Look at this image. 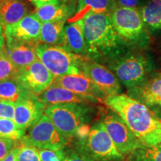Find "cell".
I'll return each mask as SVG.
<instances>
[{"mask_svg": "<svg viewBox=\"0 0 161 161\" xmlns=\"http://www.w3.org/2000/svg\"><path fill=\"white\" fill-rule=\"evenodd\" d=\"M128 161H161V144L136 148L128 155Z\"/></svg>", "mask_w": 161, "mask_h": 161, "instance_id": "cell-25", "label": "cell"}, {"mask_svg": "<svg viewBox=\"0 0 161 161\" xmlns=\"http://www.w3.org/2000/svg\"><path fill=\"white\" fill-rule=\"evenodd\" d=\"M52 84L60 86L79 95L95 98L100 102H104L107 97L82 72L54 78Z\"/></svg>", "mask_w": 161, "mask_h": 161, "instance_id": "cell-13", "label": "cell"}, {"mask_svg": "<svg viewBox=\"0 0 161 161\" xmlns=\"http://www.w3.org/2000/svg\"><path fill=\"white\" fill-rule=\"evenodd\" d=\"M116 5L119 7L137 9L140 5L141 0H115Z\"/></svg>", "mask_w": 161, "mask_h": 161, "instance_id": "cell-33", "label": "cell"}, {"mask_svg": "<svg viewBox=\"0 0 161 161\" xmlns=\"http://www.w3.org/2000/svg\"><path fill=\"white\" fill-rule=\"evenodd\" d=\"M3 27L2 26L1 24H0V36L3 35Z\"/></svg>", "mask_w": 161, "mask_h": 161, "instance_id": "cell-38", "label": "cell"}, {"mask_svg": "<svg viewBox=\"0 0 161 161\" xmlns=\"http://www.w3.org/2000/svg\"><path fill=\"white\" fill-rule=\"evenodd\" d=\"M64 159V161H85L77 154L75 149L69 146H66L63 148Z\"/></svg>", "mask_w": 161, "mask_h": 161, "instance_id": "cell-32", "label": "cell"}, {"mask_svg": "<svg viewBox=\"0 0 161 161\" xmlns=\"http://www.w3.org/2000/svg\"><path fill=\"white\" fill-rule=\"evenodd\" d=\"M54 78L38 59L30 65L18 69L13 78L25 89L38 96L51 85Z\"/></svg>", "mask_w": 161, "mask_h": 161, "instance_id": "cell-10", "label": "cell"}, {"mask_svg": "<svg viewBox=\"0 0 161 161\" xmlns=\"http://www.w3.org/2000/svg\"><path fill=\"white\" fill-rule=\"evenodd\" d=\"M5 45V37H4V35L0 36V52L3 51Z\"/></svg>", "mask_w": 161, "mask_h": 161, "instance_id": "cell-37", "label": "cell"}, {"mask_svg": "<svg viewBox=\"0 0 161 161\" xmlns=\"http://www.w3.org/2000/svg\"><path fill=\"white\" fill-rule=\"evenodd\" d=\"M19 142V146H17V161H41L39 150L37 148L24 143L21 140Z\"/></svg>", "mask_w": 161, "mask_h": 161, "instance_id": "cell-27", "label": "cell"}, {"mask_svg": "<svg viewBox=\"0 0 161 161\" xmlns=\"http://www.w3.org/2000/svg\"><path fill=\"white\" fill-rule=\"evenodd\" d=\"M21 141L37 149L49 150L61 149L69 142L61 135L45 114L29 128Z\"/></svg>", "mask_w": 161, "mask_h": 161, "instance_id": "cell-8", "label": "cell"}, {"mask_svg": "<svg viewBox=\"0 0 161 161\" xmlns=\"http://www.w3.org/2000/svg\"><path fill=\"white\" fill-rule=\"evenodd\" d=\"M116 7L115 0H78L75 14L70 21H78L90 13L110 14Z\"/></svg>", "mask_w": 161, "mask_h": 161, "instance_id": "cell-20", "label": "cell"}, {"mask_svg": "<svg viewBox=\"0 0 161 161\" xmlns=\"http://www.w3.org/2000/svg\"><path fill=\"white\" fill-rule=\"evenodd\" d=\"M127 96L149 108L161 105V72L151 74L140 85L128 89Z\"/></svg>", "mask_w": 161, "mask_h": 161, "instance_id": "cell-15", "label": "cell"}, {"mask_svg": "<svg viewBox=\"0 0 161 161\" xmlns=\"http://www.w3.org/2000/svg\"><path fill=\"white\" fill-rule=\"evenodd\" d=\"M25 132L19 129L13 119L0 118V138L19 141L25 136Z\"/></svg>", "mask_w": 161, "mask_h": 161, "instance_id": "cell-26", "label": "cell"}, {"mask_svg": "<svg viewBox=\"0 0 161 161\" xmlns=\"http://www.w3.org/2000/svg\"><path fill=\"white\" fill-rule=\"evenodd\" d=\"M37 8L46 5H59L61 3L60 0H31Z\"/></svg>", "mask_w": 161, "mask_h": 161, "instance_id": "cell-34", "label": "cell"}, {"mask_svg": "<svg viewBox=\"0 0 161 161\" xmlns=\"http://www.w3.org/2000/svg\"><path fill=\"white\" fill-rule=\"evenodd\" d=\"M38 100L46 107L64 103H88L97 104L99 101L84 96L61 87L51 84L43 92L37 96Z\"/></svg>", "mask_w": 161, "mask_h": 161, "instance_id": "cell-16", "label": "cell"}, {"mask_svg": "<svg viewBox=\"0 0 161 161\" xmlns=\"http://www.w3.org/2000/svg\"><path fill=\"white\" fill-rule=\"evenodd\" d=\"M66 22L62 20L42 23L38 42L50 46H62Z\"/></svg>", "mask_w": 161, "mask_h": 161, "instance_id": "cell-24", "label": "cell"}, {"mask_svg": "<svg viewBox=\"0 0 161 161\" xmlns=\"http://www.w3.org/2000/svg\"><path fill=\"white\" fill-rule=\"evenodd\" d=\"M150 109L152 110V111L158 116V117H160L161 119V105L152 107V108H151Z\"/></svg>", "mask_w": 161, "mask_h": 161, "instance_id": "cell-36", "label": "cell"}, {"mask_svg": "<svg viewBox=\"0 0 161 161\" xmlns=\"http://www.w3.org/2000/svg\"><path fill=\"white\" fill-rule=\"evenodd\" d=\"M71 53L87 59V49L80 21L71 22L64 26L62 46Z\"/></svg>", "mask_w": 161, "mask_h": 161, "instance_id": "cell-18", "label": "cell"}, {"mask_svg": "<svg viewBox=\"0 0 161 161\" xmlns=\"http://www.w3.org/2000/svg\"><path fill=\"white\" fill-rule=\"evenodd\" d=\"M17 70L3 49L0 52V81L13 78Z\"/></svg>", "mask_w": 161, "mask_h": 161, "instance_id": "cell-28", "label": "cell"}, {"mask_svg": "<svg viewBox=\"0 0 161 161\" xmlns=\"http://www.w3.org/2000/svg\"><path fill=\"white\" fill-rule=\"evenodd\" d=\"M17 146H16L8 154V156L6 157L3 161H17Z\"/></svg>", "mask_w": 161, "mask_h": 161, "instance_id": "cell-35", "label": "cell"}, {"mask_svg": "<svg viewBox=\"0 0 161 161\" xmlns=\"http://www.w3.org/2000/svg\"><path fill=\"white\" fill-rule=\"evenodd\" d=\"M70 1L69 3L59 5H46L37 8L35 14L42 23L46 22L66 21L75 11V3Z\"/></svg>", "mask_w": 161, "mask_h": 161, "instance_id": "cell-19", "label": "cell"}, {"mask_svg": "<svg viewBox=\"0 0 161 161\" xmlns=\"http://www.w3.org/2000/svg\"><path fill=\"white\" fill-rule=\"evenodd\" d=\"M98 111L92 104L64 103L46 107L44 114L70 142L80 128L91 123Z\"/></svg>", "mask_w": 161, "mask_h": 161, "instance_id": "cell-4", "label": "cell"}, {"mask_svg": "<svg viewBox=\"0 0 161 161\" xmlns=\"http://www.w3.org/2000/svg\"><path fill=\"white\" fill-rule=\"evenodd\" d=\"M110 17L116 31L130 48L145 49L149 44V33L138 9L116 5Z\"/></svg>", "mask_w": 161, "mask_h": 161, "instance_id": "cell-5", "label": "cell"}, {"mask_svg": "<svg viewBox=\"0 0 161 161\" xmlns=\"http://www.w3.org/2000/svg\"><path fill=\"white\" fill-rule=\"evenodd\" d=\"M32 96H36L21 86L14 78L0 81V102L16 104Z\"/></svg>", "mask_w": 161, "mask_h": 161, "instance_id": "cell-23", "label": "cell"}, {"mask_svg": "<svg viewBox=\"0 0 161 161\" xmlns=\"http://www.w3.org/2000/svg\"><path fill=\"white\" fill-rule=\"evenodd\" d=\"M116 148L125 156L142 146L119 116L111 109L103 110L100 119Z\"/></svg>", "mask_w": 161, "mask_h": 161, "instance_id": "cell-9", "label": "cell"}, {"mask_svg": "<svg viewBox=\"0 0 161 161\" xmlns=\"http://www.w3.org/2000/svg\"><path fill=\"white\" fill-rule=\"evenodd\" d=\"M104 103L122 119L142 146L161 144V119L149 108L125 94L108 96Z\"/></svg>", "mask_w": 161, "mask_h": 161, "instance_id": "cell-2", "label": "cell"}, {"mask_svg": "<svg viewBox=\"0 0 161 161\" xmlns=\"http://www.w3.org/2000/svg\"><path fill=\"white\" fill-rule=\"evenodd\" d=\"M42 23L35 14H28L17 23L3 28L5 41L38 43Z\"/></svg>", "mask_w": 161, "mask_h": 161, "instance_id": "cell-12", "label": "cell"}, {"mask_svg": "<svg viewBox=\"0 0 161 161\" xmlns=\"http://www.w3.org/2000/svg\"><path fill=\"white\" fill-rule=\"evenodd\" d=\"M108 68L128 90L140 85L149 77L152 64L144 54L130 51L108 63Z\"/></svg>", "mask_w": 161, "mask_h": 161, "instance_id": "cell-6", "label": "cell"}, {"mask_svg": "<svg viewBox=\"0 0 161 161\" xmlns=\"http://www.w3.org/2000/svg\"><path fill=\"white\" fill-rule=\"evenodd\" d=\"M41 161H64L63 148L58 150L38 149Z\"/></svg>", "mask_w": 161, "mask_h": 161, "instance_id": "cell-29", "label": "cell"}, {"mask_svg": "<svg viewBox=\"0 0 161 161\" xmlns=\"http://www.w3.org/2000/svg\"><path fill=\"white\" fill-rule=\"evenodd\" d=\"M80 22L87 49V59L110 63L130 51L131 48L114 29L110 14L90 13Z\"/></svg>", "mask_w": 161, "mask_h": 161, "instance_id": "cell-1", "label": "cell"}, {"mask_svg": "<svg viewBox=\"0 0 161 161\" xmlns=\"http://www.w3.org/2000/svg\"><path fill=\"white\" fill-rule=\"evenodd\" d=\"M80 71L108 96L119 95L122 92L120 82L117 78L105 66L92 60H84L80 66Z\"/></svg>", "mask_w": 161, "mask_h": 161, "instance_id": "cell-11", "label": "cell"}, {"mask_svg": "<svg viewBox=\"0 0 161 161\" xmlns=\"http://www.w3.org/2000/svg\"><path fill=\"white\" fill-rule=\"evenodd\" d=\"M38 59L54 77L78 74L84 58L71 53L61 46L38 43L36 46Z\"/></svg>", "mask_w": 161, "mask_h": 161, "instance_id": "cell-7", "label": "cell"}, {"mask_svg": "<svg viewBox=\"0 0 161 161\" xmlns=\"http://www.w3.org/2000/svg\"><path fill=\"white\" fill-rule=\"evenodd\" d=\"M14 114V104L11 102H0V118L13 119Z\"/></svg>", "mask_w": 161, "mask_h": 161, "instance_id": "cell-31", "label": "cell"}, {"mask_svg": "<svg viewBox=\"0 0 161 161\" xmlns=\"http://www.w3.org/2000/svg\"><path fill=\"white\" fill-rule=\"evenodd\" d=\"M72 141V148L85 161H126L100 120L80 128Z\"/></svg>", "mask_w": 161, "mask_h": 161, "instance_id": "cell-3", "label": "cell"}, {"mask_svg": "<svg viewBox=\"0 0 161 161\" xmlns=\"http://www.w3.org/2000/svg\"><path fill=\"white\" fill-rule=\"evenodd\" d=\"M28 12V6L23 0H0V24L3 28L17 23Z\"/></svg>", "mask_w": 161, "mask_h": 161, "instance_id": "cell-21", "label": "cell"}, {"mask_svg": "<svg viewBox=\"0 0 161 161\" xmlns=\"http://www.w3.org/2000/svg\"><path fill=\"white\" fill-rule=\"evenodd\" d=\"M60 1H61V3H68L72 0H60Z\"/></svg>", "mask_w": 161, "mask_h": 161, "instance_id": "cell-39", "label": "cell"}, {"mask_svg": "<svg viewBox=\"0 0 161 161\" xmlns=\"http://www.w3.org/2000/svg\"><path fill=\"white\" fill-rule=\"evenodd\" d=\"M45 109L37 96H32L14 104L13 120L19 129L26 131L43 115Z\"/></svg>", "mask_w": 161, "mask_h": 161, "instance_id": "cell-14", "label": "cell"}, {"mask_svg": "<svg viewBox=\"0 0 161 161\" xmlns=\"http://www.w3.org/2000/svg\"><path fill=\"white\" fill-rule=\"evenodd\" d=\"M140 13L148 33H161V0H148L141 8Z\"/></svg>", "mask_w": 161, "mask_h": 161, "instance_id": "cell-22", "label": "cell"}, {"mask_svg": "<svg viewBox=\"0 0 161 161\" xmlns=\"http://www.w3.org/2000/svg\"><path fill=\"white\" fill-rule=\"evenodd\" d=\"M17 142L18 141L0 138V161H3L17 146Z\"/></svg>", "mask_w": 161, "mask_h": 161, "instance_id": "cell-30", "label": "cell"}, {"mask_svg": "<svg viewBox=\"0 0 161 161\" xmlns=\"http://www.w3.org/2000/svg\"><path fill=\"white\" fill-rule=\"evenodd\" d=\"M37 43L5 41L4 50L15 67L20 69L38 60L36 52Z\"/></svg>", "mask_w": 161, "mask_h": 161, "instance_id": "cell-17", "label": "cell"}]
</instances>
